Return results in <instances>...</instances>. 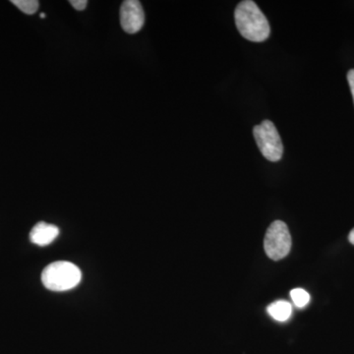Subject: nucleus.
I'll use <instances>...</instances> for the list:
<instances>
[{
  "mask_svg": "<svg viewBox=\"0 0 354 354\" xmlns=\"http://www.w3.org/2000/svg\"><path fill=\"white\" fill-rule=\"evenodd\" d=\"M235 25L244 39L262 43L269 38L271 28L259 7L252 0H244L235 8Z\"/></svg>",
  "mask_w": 354,
  "mask_h": 354,
  "instance_id": "nucleus-1",
  "label": "nucleus"
},
{
  "mask_svg": "<svg viewBox=\"0 0 354 354\" xmlns=\"http://www.w3.org/2000/svg\"><path fill=\"white\" fill-rule=\"evenodd\" d=\"M82 279L81 270L73 263L58 261L44 268L41 281L48 290L66 291L80 283Z\"/></svg>",
  "mask_w": 354,
  "mask_h": 354,
  "instance_id": "nucleus-2",
  "label": "nucleus"
},
{
  "mask_svg": "<svg viewBox=\"0 0 354 354\" xmlns=\"http://www.w3.org/2000/svg\"><path fill=\"white\" fill-rule=\"evenodd\" d=\"M254 138L260 152L270 162H279L283 155V145L274 123L264 120L253 128Z\"/></svg>",
  "mask_w": 354,
  "mask_h": 354,
  "instance_id": "nucleus-3",
  "label": "nucleus"
},
{
  "mask_svg": "<svg viewBox=\"0 0 354 354\" xmlns=\"http://www.w3.org/2000/svg\"><path fill=\"white\" fill-rule=\"evenodd\" d=\"M265 252L270 259L279 261L290 253L291 236L288 225L283 221H276L271 223L264 239Z\"/></svg>",
  "mask_w": 354,
  "mask_h": 354,
  "instance_id": "nucleus-4",
  "label": "nucleus"
},
{
  "mask_svg": "<svg viewBox=\"0 0 354 354\" xmlns=\"http://www.w3.org/2000/svg\"><path fill=\"white\" fill-rule=\"evenodd\" d=\"M145 13L138 0H127L120 7V24L127 34H136L143 28Z\"/></svg>",
  "mask_w": 354,
  "mask_h": 354,
  "instance_id": "nucleus-5",
  "label": "nucleus"
},
{
  "mask_svg": "<svg viewBox=\"0 0 354 354\" xmlns=\"http://www.w3.org/2000/svg\"><path fill=\"white\" fill-rule=\"evenodd\" d=\"M58 234H59V228L57 225L41 221L32 227L30 232V239L36 245L44 247L53 243L57 239Z\"/></svg>",
  "mask_w": 354,
  "mask_h": 354,
  "instance_id": "nucleus-6",
  "label": "nucleus"
},
{
  "mask_svg": "<svg viewBox=\"0 0 354 354\" xmlns=\"http://www.w3.org/2000/svg\"><path fill=\"white\" fill-rule=\"evenodd\" d=\"M267 310L269 315L279 322H285L288 320L292 314V306L290 302L286 301V300H278V301L274 302L268 307Z\"/></svg>",
  "mask_w": 354,
  "mask_h": 354,
  "instance_id": "nucleus-7",
  "label": "nucleus"
},
{
  "mask_svg": "<svg viewBox=\"0 0 354 354\" xmlns=\"http://www.w3.org/2000/svg\"><path fill=\"white\" fill-rule=\"evenodd\" d=\"M12 3L20 9L23 13L32 15L38 11L39 2L37 0H12Z\"/></svg>",
  "mask_w": 354,
  "mask_h": 354,
  "instance_id": "nucleus-8",
  "label": "nucleus"
},
{
  "mask_svg": "<svg viewBox=\"0 0 354 354\" xmlns=\"http://www.w3.org/2000/svg\"><path fill=\"white\" fill-rule=\"evenodd\" d=\"M290 297L295 306L299 307V308H304L310 301L309 293L304 288H295L291 290Z\"/></svg>",
  "mask_w": 354,
  "mask_h": 354,
  "instance_id": "nucleus-9",
  "label": "nucleus"
},
{
  "mask_svg": "<svg viewBox=\"0 0 354 354\" xmlns=\"http://www.w3.org/2000/svg\"><path fill=\"white\" fill-rule=\"evenodd\" d=\"M70 4L78 11H82L87 7V0H71Z\"/></svg>",
  "mask_w": 354,
  "mask_h": 354,
  "instance_id": "nucleus-10",
  "label": "nucleus"
},
{
  "mask_svg": "<svg viewBox=\"0 0 354 354\" xmlns=\"http://www.w3.org/2000/svg\"><path fill=\"white\" fill-rule=\"evenodd\" d=\"M348 81L349 87H351V94H353L354 102V69L349 70L348 73Z\"/></svg>",
  "mask_w": 354,
  "mask_h": 354,
  "instance_id": "nucleus-11",
  "label": "nucleus"
},
{
  "mask_svg": "<svg viewBox=\"0 0 354 354\" xmlns=\"http://www.w3.org/2000/svg\"><path fill=\"white\" fill-rule=\"evenodd\" d=\"M348 241L351 244H353V245H354V228L348 235Z\"/></svg>",
  "mask_w": 354,
  "mask_h": 354,
  "instance_id": "nucleus-12",
  "label": "nucleus"
},
{
  "mask_svg": "<svg viewBox=\"0 0 354 354\" xmlns=\"http://www.w3.org/2000/svg\"><path fill=\"white\" fill-rule=\"evenodd\" d=\"M41 18H46V14L41 13Z\"/></svg>",
  "mask_w": 354,
  "mask_h": 354,
  "instance_id": "nucleus-13",
  "label": "nucleus"
}]
</instances>
